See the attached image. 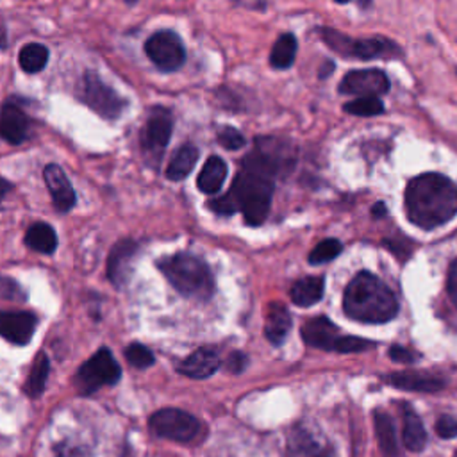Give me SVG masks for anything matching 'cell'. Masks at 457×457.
<instances>
[{
	"mask_svg": "<svg viewBox=\"0 0 457 457\" xmlns=\"http://www.w3.org/2000/svg\"><path fill=\"white\" fill-rule=\"evenodd\" d=\"M295 156L288 142L257 138L254 151L243 158L231 190L209 200L208 208L222 216L241 213L250 227L265 224L273 200L275 179L291 170Z\"/></svg>",
	"mask_w": 457,
	"mask_h": 457,
	"instance_id": "obj_1",
	"label": "cell"
},
{
	"mask_svg": "<svg viewBox=\"0 0 457 457\" xmlns=\"http://www.w3.org/2000/svg\"><path fill=\"white\" fill-rule=\"evenodd\" d=\"M405 213L423 231L448 224L457 215V186L441 174H421L407 184Z\"/></svg>",
	"mask_w": 457,
	"mask_h": 457,
	"instance_id": "obj_2",
	"label": "cell"
},
{
	"mask_svg": "<svg viewBox=\"0 0 457 457\" xmlns=\"http://www.w3.org/2000/svg\"><path fill=\"white\" fill-rule=\"evenodd\" d=\"M345 313L363 323H386L398 313L395 293L373 273L361 272L347 286L343 295Z\"/></svg>",
	"mask_w": 457,
	"mask_h": 457,
	"instance_id": "obj_3",
	"label": "cell"
},
{
	"mask_svg": "<svg viewBox=\"0 0 457 457\" xmlns=\"http://www.w3.org/2000/svg\"><path fill=\"white\" fill-rule=\"evenodd\" d=\"M159 272L186 298L209 300L215 293V277L204 259L190 252H177L158 261Z\"/></svg>",
	"mask_w": 457,
	"mask_h": 457,
	"instance_id": "obj_4",
	"label": "cell"
},
{
	"mask_svg": "<svg viewBox=\"0 0 457 457\" xmlns=\"http://www.w3.org/2000/svg\"><path fill=\"white\" fill-rule=\"evenodd\" d=\"M320 37L327 47L336 54L350 60H379V58H396L400 56V47L384 37L371 38H350L334 29H320Z\"/></svg>",
	"mask_w": 457,
	"mask_h": 457,
	"instance_id": "obj_5",
	"label": "cell"
},
{
	"mask_svg": "<svg viewBox=\"0 0 457 457\" xmlns=\"http://www.w3.org/2000/svg\"><path fill=\"white\" fill-rule=\"evenodd\" d=\"M78 99L106 120H118L127 108V101L106 85L95 72H86L78 83Z\"/></svg>",
	"mask_w": 457,
	"mask_h": 457,
	"instance_id": "obj_6",
	"label": "cell"
},
{
	"mask_svg": "<svg viewBox=\"0 0 457 457\" xmlns=\"http://www.w3.org/2000/svg\"><path fill=\"white\" fill-rule=\"evenodd\" d=\"M174 135V113L168 108L154 106L140 133V147L149 167L158 168L165 149Z\"/></svg>",
	"mask_w": 457,
	"mask_h": 457,
	"instance_id": "obj_7",
	"label": "cell"
},
{
	"mask_svg": "<svg viewBox=\"0 0 457 457\" xmlns=\"http://www.w3.org/2000/svg\"><path fill=\"white\" fill-rule=\"evenodd\" d=\"M122 370L111 350L101 348L76 373V388L81 395H92L102 386H113L120 380Z\"/></svg>",
	"mask_w": 457,
	"mask_h": 457,
	"instance_id": "obj_8",
	"label": "cell"
},
{
	"mask_svg": "<svg viewBox=\"0 0 457 457\" xmlns=\"http://www.w3.org/2000/svg\"><path fill=\"white\" fill-rule=\"evenodd\" d=\"M149 427L156 436L179 443L193 441L200 432L199 420L193 414L175 407H167L152 414Z\"/></svg>",
	"mask_w": 457,
	"mask_h": 457,
	"instance_id": "obj_9",
	"label": "cell"
},
{
	"mask_svg": "<svg viewBox=\"0 0 457 457\" xmlns=\"http://www.w3.org/2000/svg\"><path fill=\"white\" fill-rule=\"evenodd\" d=\"M145 54L165 74L177 72L186 61V47L181 37L170 29L154 33L145 42Z\"/></svg>",
	"mask_w": 457,
	"mask_h": 457,
	"instance_id": "obj_10",
	"label": "cell"
},
{
	"mask_svg": "<svg viewBox=\"0 0 457 457\" xmlns=\"http://www.w3.org/2000/svg\"><path fill=\"white\" fill-rule=\"evenodd\" d=\"M339 92L343 95L359 97H380L389 92V79L384 72L377 69L354 70L348 72L339 83Z\"/></svg>",
	"mask_w": 457,
	"mask_h": 457,
	"instance_id": "obj_11",
	"label": "cell"
},
{
	"mask_svg": "<svg viewBox=\"0 0 457 457\" xmlns=\"http://www.w3.org/2000/svg\"><path fill=\"white\" fill-rule=\"evenodd\" d=\"M33 129V122L28 113L12 102L0 110V138L10 145H22L28 142Z\"/></svg>",
	"mask_w": 457,
	"mask_h": 457,
	"instance_id": "obj_12",
	"label": "cell"
},
{
	"mask_svg": "<svg viewBox=\"0 0 457 457\" xmlns=\"http://www.w3.org/2000/svg\"><path fill=\"white\" fill-rule=\"evenodd\" d=\"M140 250V245L135 240H120L110 252L108 257V279L117 286L122 288L129 281L131 270H133V261Z\"/></svg>",
	"mask_w": 457,
	"mask_h": 457,
	"instance_id": "obj_13",
	"label": "cell"
},
{
	"mask_svg": "<svg viewBox=\"0 0 457 457\" xmlns=\"http://www.w3.org/2000/svg\"><path fill=\"white\" fill-rule=\"evenodd\" d=\"M44 179H45L47 190L53 197L54 208L60 213L72 211V208L78 202V195H76V190H74L69 175L65 174V170L60 165L51 163L44 170Z\"/></svg>",
	"mask_w": 457,
	"mask_h": 457,
	"instance_id": "obj_14",
	"label": "cell"
},
{
	"mask_svg": "<svg viewBox=\"0 0 457 457\" xmlns=\"http://www.w3.org/2000/svg\"><path fill=\"white\" fill-rule=\"evenodd\" d=\"M37 316L31 313L0 311V336L13 345H28L37 331Z\"/></svg>",
	"mask_w": 457,
	"mask_h": 457,
	"instance_id": "obj_15",
	"label": "cell"
},
{
	"mask_svg": "<svg viewBox=\"0 0 457 457\" xmlns=\"http://www.w3.org/2000/svg\"><path fill=\"white\" fill-rule=\"evenodd\" d=\"M220 354L215 348L204 347L181 361L177 370L190 379H208L220 368Z\"/></svg>",
	"mask_w": 457,
	"mask_h": 457,
	"instance_id": "obj_16",
	"label": "cell"
},
{
	"mask_svg": "<svg viewBox=\"0 0 457 457\" xmlns=\"http://www.w3.org/2000/svg\"><path fill=\"white\" fill-rule=\"evenodd\" d=\"M302 338L309 347L334 352L336 341L339 339L338 327L325 316L311 318L302 327Z\"/></svg>",
	"mask_w": 457,
	"mask_h": 457,
	"instance_id": "obj_17",
	"label": "cell"
},
{
	"mask_svg": "<svg viewBox=\"0 0 457 457\" xmlns=\"http://www.w3.org/2000/svg\"><path fill=\"white\" fill-rule=\"evenodd\" d=\"M388 382L395 388L400 389H409V391H439L445 388V380L430 375V373H423V371H398L388 377Z\"/></svg>",
	"mask_w": 457,
	"mask_h": 457,
	"instance_id": "obj_18",
	"label": "cell"
},
{
	"mask_svg": "<svg viewBox=\"0 0 457 457\" xmlns=\"http://www.w3.org/2000/svg\"><path fill=\"white\" fill-rule=\"evenodd\" d=\"M227 174H229L227 163L218 156H211L197 177V188L206 195H216L222 190L227 179Z\"/></svg>",
	"mask_w": 457,
	"mask_h": 457,
	"instance_id": "obj_19",
	"label": "cell"
},
{
	"mask_svg": "<svg viewBox=\"0 0 457 457\" xmlns=\"http://www.w3.org/2000/svg\"><path fill=\"white\" fill-rule=\"evenodd\" d=\"M291 329V314L288 307L281 302H273L268 306L266 322H265V336L272 345H281Z\"/></svg>",
	"mask_w": 457,
	"mask_h": 457,
	"instance_id": "obj_20",
	"label": "cell"
},
{
	"mask_svg": "<svg viewBox=\"0 0 457 457\" xmlns=\"http://www.w3.org/2000/svg\"><path fill=\"white\" fill-rule=\"evenodd\" d=\"M197 161H199V149L195 145L186 143L179 147L167 167V179L172 183L184 181L192 174Z\"/></svg>",
	"mask_w": 457,
	"mask_h": 457,
	"instance_id": "obj_21",
	"label": "cell"
},
{
	"mask_svg": "<svg viewBox=\"0 0 457 457\" xmlns=\"http://www.w3.org/2000/svg\"><path fill=\"white\" fill-rule=\"evenodd\" d=\"M26 245L38 254L51 256L58 249V234L53 225L45 222H37L26 233Z\"/></svg>",
	"mask_w": 457,
	"mask_h": 457,
	"instance_id": "obj_22",
	"label": "cell"
},
{
	"mask_svg": "<svg viewBox=\"0 0 457 457\" xmlns=\"http://www.w3.org/2000/svg\"><path fill=\"white\" fill-rule=\"evenodd\" d=\"M323 290H325L323 277H313V275H311V277H304V279L297 281V282L291 286L290 297H291V300H293L295 306L311 307V306H314L316 302L322 300Z\"/></svg>",
	"mask_w": 457,
	"mask_h": 457,
	"instance_id": "obj_23",
	"label": "cell"
},
{
	"mask_svg": "<svg viewBox=\"0 0 457 457\" xmlns=\"http://www.w3.org/2000/svg\"><path fill=\"white\" fill-rule=\"evenodd\" d=\"M402 411H404V430H402L404 445L411 452H421L427 445V430L420 416L409 405H404Z\"/></svg>",
	"mask_w": 457,
	"mask_h": 457,
	"instance_id": "obj_24",
	"label": "cell"
},
{
	"mask_svg": "<svg viewBox=\"0 0 457 457\" xmlns=\"http://www.w3.org/2000/svg\"><path fill=\"white\" fill-rule=\"evenodd\" d=\"M375 434L379 439V446L384 457H398V439L391 416L388 412L377 411L373 416Z\"/></svg>",
	"mask_w": 457,
	"mask_h": 457,
	"instance_id": "obj_25",
	"label": "cell"
},
{
	"mask_svg": "<svg viewBox=\"0 0 457 457\" xmlns=\"http://www.w3.org/2000/svg\"><path fill=\"white\" fill-rule=\"evenodd\" d=\"M288 457H334L329 448L320 446V443L304 430H297L288 445Z\"/></svg>",
	"mask_w": 457,
	"mask_h": 457,
	"instance_id": "obj_26",
	"label": "cell"
},
{
	"mask_svg": "<svg viewBox=\"0 0 457 457\" xmlns=\"http://www.w3.org/2000/svg\"><path fill=\"white\" fill-rule=\"evenodd\" d=\"M297 49H298V44L293 35L290 33L281 35L270 53V65L275 70H288L295 63Z\"/></svg>",
	"mask_w": 457,
	"mask_h": 457,
	"instance_id": "obj_27",
	"label": "cell"
},
{
	"mask_svg": "<svg viewBox=\"0 0 457 457\" xmlns=\"http://www.w3.org/2000/svg\"><path fill=\"white\" fill-rule=\"evenodd\" d=\"M51 53L42 44H28L19 54V65L26 74H38L49 63Z\"/></svg>",
	"mask_w": 457,
	"mask_h": 457,
	"instance_id": "obj_28",
	"label": "cell"
},
{
	"mask_svg": "<svg viewBox=\"0 0 457 457\" xmlns=\"http://www.w3.org/2000/svg\"><path fill=\"white\" fill-rule=\"evenodd\" d=\"M49 371H51V361L44 352H40L33 368H31L29 379L26 382V393L31 398H38L44 393L47 379H49Z\"/></svg>",
	"mask_w": 457,
	"mask_h": 457,
	"instance_id": "obj_29",
	"label": "cell"
},
{
	"mask_svg": "<svg viewBox=\"0 0 457 457\" xmlns=\"http://www.w3.org/2000/svg\"><path fill=\"white\" fill-rule=\"evenodd\" d=\"M343 110L354 117H377L384 113V104L379 97H359L352 102H347Z\"/></svg>",
	"mask_w": 457,
	"mask_h": 457,
	"instance_id": "obj_30",
	"label": "cell"
},
{
	"mask_svg": "<svg viewBox=\"0 0 457 457\" xmlns=\"http://www.w3.org/2000/svg\"><path fill=\"white\" fill-rule=\"evenodd\" d=\"M343 250V245L339 240H323L320 241L309 254V263L311 265H323V263H329L332 259H336Z\"/></svg>",
	"mask_w": 457,
	"mask_h": 457,
	"instance_id": "obj_31",
	"label": "cell"
},
{
	"mask_svg": "<svg viewBox=\"0 0 457 457\" xmlns=\"http://www.w3.org/2000/svg\"><path fill=\"white\" fill-rule=\"evenodd\" d=\"M126 357L133 366L142 368V370L154 364V354L142 343H131L126 348Z\"/></svg>",
	"mask_w": 457,
	"mask_h": 457,
	"instance_id": "obj_32",
	"label": "cell"
},
{
	"mask_svg": "<svg viewBox=\"0 0 457 457\" xmlns=\"http://www.w3.org/2000/svg\"><path fill=\"white\" fill-rule=\"evenodd\" d=\"M371 347H373V341H370V339L357 338V336H339V339L336 341L334 352H338V354H355V352H364Z\"/></svg>",
	"mask_w": 457,
	"mask_h": 457,
	"instance_id": "obj_33",
	"label": "cell"
},
{
	"mask_svg": "<svg viewBox=\"0 0 457 457\" xmlns=\"http://www.w3.org/2000/svg\"><path fill=\"white\" fill-rule=\"evenodd\" d=\"M218 143L225 149V151H240L247 145V140L245 136L236 129V127H231V126H225L218 131Z\"/></svg>",
	"mask_w": 457,
	"mask_h": 457,
	"instance_id": "obj_34",
	"label": "cell"
},
{
	"mask_svg": "<svg viewBox=\"0 0 457 457\" xmlns=\"http://www.w3.org/2000/svg\"><path fill=\"white\" fill-rule=\"evenodd\" d=\"M436 432L439 437L443 439H452L457 436V418L450 416V414H443L437 421H436Z\"/></svg>",
	"mask_w": 457,
	"mask_h": 457,
	"instance_id": "obj_35",
	"label": "cell"
},
{
	"mask_svg": "<svg viewBox=\"0 0 457 457\" xmlns=\"http://www.w3.org/2000/svg\"><path fill=\"white\" fill-rule=\"evenodd\" d=\"M389 357L395 363H404V364H409V363H412L416 359V355L411 350L404 348V347H391L389 348Z\"/></svg>",
	"mask_w": 457,
	"mask_h": 457,
	"instance_id": "obj_36",
	"label": "cell"
},
{
	"mask_svg": "<svg viewBox=\"0 0 457 457\" xmlns=\"http://www.w3.org/2000/svg\"><path fill=\"white\" fill-rule=\"evenodd\" d=\"M227 368L233 373H241L247 368V357L241 352H233L227 359Z\"/></svg>",
	"mask_w": 457,
	"mask_h": 457,
	"instance_id": "obj_37",
	"label": "cell"
},
{
	"mask_svg": "<svg viewBox=\"0 0 457 457\" xmlns=\"http://www.w3.org/2000/svg\"><path fill=\"white\" fill-rule=\"evenodd\" d=\"M446 288H448V295H450L452 302L457 306V259L452 263V266L448 270Z\"/></svg>",
	"mask_w": 457,
	"mask_h": 457,
	"instance_id": "obj_38",
	"label": "cell"
},
{
	"mask_svg": "<svg viewBox=\"0 0 457 457\" xmlns=\"http://www.w3.org/2000/svg\"><path fill=\"white\" fill-rule=\"evenodd\" d=\"M56 453H58V457H86V455L81 452V448H70V446L65 445V443L56 448Z\"/></svg>",
	"mask_w": 457,
	"mask_h": 457,
	"instance_id": "obj_39",
	"label": "cell"
},
{
	"mask_svg": "<svg viewBox=\"0 0 457 457\" xmlns=\"http://www.w3.org/2000/svg\"><path fill=\"white\" fill-rule=\"evenodd\" d=\"M12 190H13V184H12L8 179L0 177V202H3V200L10 195Z\"/></svg>",
	"mask_w": 457,
	"mask_h": 457,
	"instance_id": "obj_40",
	"label": "cell"
},
{
	"mask_svg": "<svg viewBox=\"0 0 457 457\" xmlns=\"http://www.w3.org/2000/svg\"><path fill=\"white\" fill-rule=\"evenodd\" d=\"M371 213H373V216H384V215H386V208H384V204H382V202H377V204L373 206Z\"/></svg>",
	"mask_w": 457,
	"mask_h": 457,
	"instance_id": "obj_41",
	"label": "cell"
},
{
	"mask_svg": "<svg viewBox=\"0 0 457 457\" xmlns=\"http://www.w3.org/2000/svg\"><path fill=\"white\" fill-rule=\"evenodd\" d=\"M334 3H338V4H347V3H350V0H334Z\"/></svg>",
	"mask_w": 457,
	"mask_h": 457,
	"instance_id": "obj_42",
	"label": "cell"
},
{
	"mask_svg": "<svg viewBox=\"0 0 457 457\" xmlns=\"http://www.w3.org/2000/svg\"><path fill=\"white\" fill-rule=\"evenodd\" d=\"M127 4H136V3H140V0H126Z\"/></svg>",
	"mask_w": 457,
	"mask_h": 457,
	"instance_id": "obj_43",
	"label": "cell"
},
{
	"mask_svg": "<svg viewBox=\"0 0 457 457\" xmlns=\"http://www.w3.org/2000/svg\"><path fill=\"white\" fill-rule=\"evenodd\" d=\"M453 457H457V452H455V455H453Z\"/></svg>",
	"mask_w": 457,
	"mask_h": 457,
	"instance_id": "obj_44",
	"label": "cell"
}]
</instances>
